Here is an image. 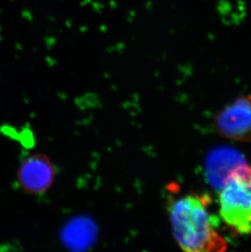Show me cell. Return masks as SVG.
I'll list each match as a JSON object with an SVG mask.
<instances>
[{
    "mask_svg": "<svg viewBox=\"0 0 251 252\" xmlns=\"http://www.w3.org/2000/svg\"><path fill=\"white\" fill-rule=\"evenodd\" d=\"M56 176L55 167L46 155H31L22 162L17 173L20 186L31 194H43L50 189Z\"/></svg>",
    "mask_w": 251,
    "mask_h": 252,
    "instance_id": "277c9868",
    "label": "cell"
},
{
    "mask_svg": "<svg viewBox=\"0 0 251 252\" xmlns=\"http://www.w3.org/2000/svg\"><path fill=\"white\" fill-rule=\"evenodd\" d=\"M211 199L206 195L185 193L169 201L171 228L178 245L188 252H223L224 238L217 230L211 214Z\"/></svg>",
    "mask_w": 251,
    "mask_h": 252,
    "instance_id": "6da1fadb",
    "label": "cell"
},
{
    "mask_svg": "<svg viewBox=\"0 0 251 252\" xmlns=\"http://www.w3.org/2000/svg\"><path fill=\"white\" fill-rule=\"evenodd\" d=\"M246 164L244 156L238 150L227 146L216 148L206 158V180L212 188L220 190L232 171Z\"/></svg>",
    "mask_w": 251,
    "mask_h": 252,
    "instance_id": "5b68a950",
    "label": "cell"
},
{
    "mask_svg": "<svg viewBox=\"0 0 251 252\" xmlns=\"http://www.w3.org/2000/svg\"><path fill=\"white\" fill-rule=\"evenodd\" d=\"M220 195V214L233 232L251 233V167L243 165L228 176Z\"/></svg>",
    "mask_w": 251,
    "mask_h": 252,
    "instance_id": "7a4b0ae2",
    "label": "cell"
},
{
    "mask_svg": "<svg viewBox=\"0 0 251 252\" xmlns=\"http://www.w3.org/2000/svg\"><path fill=\"white\" fill-rule=\"evenodd\" d=\"M221 136L241 142L251 141V96H241L220 110L215 119Z\"/></svg>",
    "mask_w": 251,
    "mask_h": 252,
    "instance_id": "3957f363",
    "label": "cell"
}]
</instances>
